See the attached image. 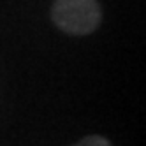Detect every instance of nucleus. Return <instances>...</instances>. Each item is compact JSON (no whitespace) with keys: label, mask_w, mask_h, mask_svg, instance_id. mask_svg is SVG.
Segmentation results:
<instances>
[{"label":"nucleus","mask_w":146,"mask_h":146,"mask_svg":"<svg viewBox=\"0 0 146 146\" xmlns=\"http://www.w3.org/2000/svg\"><path fill=\"white\" fill-rule=\"evenodd\" d=\"M51 18L67 34L88 35L100 25V5L97 0H55Z\"/></svg>","instance_id":"f257e3e1"},{"label":"nucleus","mask_w":146,"mask_h":146,"mask_svg":"<svg viewBox=\"0 0 146 146\" xmlns=\"http://www.w3.org/2000/svg\"><path fill=\"white\" fill-rule=\"evenodd\" d=\"M72 146H111V143L102 135H86Z\"/></svg>","instance_id":"f03ea898"}]
</instances>
